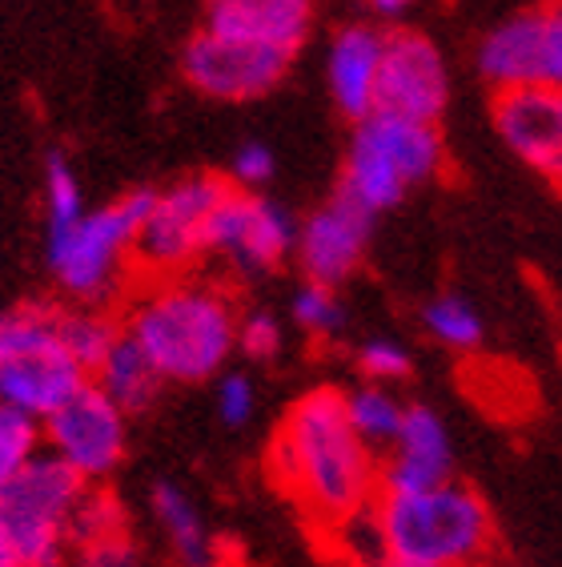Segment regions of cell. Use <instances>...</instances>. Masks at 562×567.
Here are the masks:
<instances>
[{"label": "cell", "mask_w": 562, "mask_h": 567, "mask_svg": "<svg viewBox=\"0 0 562 567\" xmlns=\"http://www.w3.org/2000/svg\"><path fill=\"white\" fill-rule=\"evenodd\" d=\"M273 475L310 519L330 532L357 507L374 503L378 463L346 415V391L302 394L273 435Z\"/></svg>", "instance_id": "6da1fadb"}, {"label": "cell", "mask_w": 562, "mask_h": 567, "mask_svg": "<svg viewBox=\"0 0 562 567\" xmlns=\"http://www.w3.org/2000/svg\"><path fill=\"white\" fill-rule=\"evenodd\" d=\"M357 371L366 374V382H402L410 374V350L398 339H366L357 347Z\"/></svg>", "instance_id": "f1b7e54d"}, {"label": "cell", "mask_w": 562, "mask_h": 567, "mask_svg": "<svg viewBox=\"0 0 562 567\" xmlns=\"http://www.w3.org/2000/svg\"><path fill=\"white\" fill-rule=\"evenodd\" d=\"M314 24V0H206V33L270 44L293 56Z\"/></svg>", "instance_id": "9a60e30c"}, {"label": "cell", "mask_w": 562, "mask_h": 567, "mask_svg": "<svg viewBox=\"0 0 562 567\" xmlns=\"http://www.w3.org/2000/svg\"><path fill=\"white\" fill-rule=\"evenodd\" d=\"M330 539H334V547L342 551V559H346L350 567L374 564V559L389 556L378 503H366V507H357L354 515H346L342 524H334L330 527Z\"/></svg>", "instance_id": "d4e9b609"}, {"label": "cell", "mask_w": 562, "mask_h": 567, "mask_svg": "<svg viewBox=\"0 0 562 567\" xmlns=\"http://www.w3.org/2000/svg\"><path fill=\"white\" fill-rule=\"evenodd\" d=\"M346 415L366 447H389L402 431L406 403H398V394L382 382H362V386L346 391Z\"/></svg>", "instance_id": "44dd1931"}, {"label": "cell", "mask_w": 562, "mask_h": 567, "mask_svg": "<svg viewBox=\"0 0 562 567\" xmlns=\"http://www.w3.org/2000/svg\"><path fill=\"white\" fill-rule=\"evenodd\" d=\"M478 73L487 76L498 93L507 89L542 85V24L539 9L514 12L495 24L478 44Z\"/></svg>", "instance_id": "e0dca14e"}, {"label": "cell", "mask_w": 562, "mask_h": 567, "mask_svg": "<svg viewBox=\"0 0 562 567\" xmlns=\"http://www.w3.org/2000/svg\"><path fill=\"white\" fill-rule=\"evenodd\" d=\"M85 214L89 206H85L81 177L73 174L65 153H49V162H44V229H49V238H61Z\"/></svg>", "instance_id": "7402d4cb"}, {"label": "cell", "mask_w": 562, "mask_h": 567, "mask_svg": "<svg viewBox=\"0 0 562 567\" xmlns=\"http://www.w3.org/2000/svg\"><path fill=\"white\" fill-rule=\"evenodd\" d=\"M354 133L362 142L374 145L398 169L402 182L410 189L422 186V182H430L446 162L443 133H438V125H426V121L394 117V113H370V117L357 121Z\"/></svg>", "instance_id": "ac0fdd59"}, {"label": "cell", "mask_w": 562, "mask_h": 567, "mask_svg": "<svg viewBox=\"0 0 562 567\" xmlns=\"http://www.w3.org/2000/svg\"><path fill=\"white\" fill-rule=\"evenodd\" d=\"M290 318L305 334H314V339H334V334H342V327H346V306L337 302L334 286L305 282L302 290L290 298Z\"/></svg>", "instance_id": "4316f807"}, {"label": "cell", "mask_w": 562, "mask_h": 567, "mask_svg": "<svg viewBox=\"0 0 562 567\" xmlns=\"http://www.w3.org/2000/svg\"><path fill=\"white\" fill-rule=\"evenodd\" d=\"M85 382V367L65 347L61 306L21 302L0 310V403L44 423Z\"/></svg>", "instance_id": "277c9868"}, {"label": "cell", "mask_w": 562, "mask_h": 567, "mask_svg": "<svg viewBox=\"0 0 562 567\" xmlns=\"http://www.w3.org/2000/svg\"><path fill=\"white\" fill-rule=\"evenodd\" d=\"M281 339H285V334H281V322L270 310H249V315H241V322H238L241 354H249V359H258V362H270V359H278Z\"/></svg>", "instance_id": "4dcf8cb0"}, {"label": "cell", "mask_w": 562, "mask_h": 567, "mask_svg": "<svg viewBox=\"0 0 562 567\" xmlns=\"http://www.w3.org/2000/svg\"><path fill=\"white\" fill-rule=\"evenodd\" d=\"M475 567H490V564H475Z\"/></svg>", "instance_id": "74e56055"}, {"label": "cell", "mask_w": 562, "mask_h": 567, "mask_svg": "<svg viewBox=\"0 0 562 567\" xmlns=\"http://www.w3.org/2000/svg\"><path fill=\"white\" fill-rule=\"evenodd\" d=\"M238 322L229 295L194 278H169L140 295L125 334L153 359L165 382H206L226 371L238 350Z\"/></svg>", "instance_id": "7a4b0ae2"}, {"label": "cell", "mask_w": 562, "mask_h": 567, "mask_svg": "<svg viewBox=\"0 0 562 567\" xmlns=\"http://www.w3.org/2000/svg\"><path fill=\"white\" fill-rule=\"evenodd\" d=\"M44 451L73 467L85 483L108 480L121 467L129 447V415L121 411L97 382L89 379L81 391L61 403L41 423Z\"/></svg>", "instance_id": "ba28073f"}, {"label": "cell", "mask_w": 562, "mask_h": 567, "mask_svg": "<svg viewBox=\"0 0 562 567\" xmlns=\"http://www.w3.org/2000/svg\"><path fill=\"white\" fill-rule=\"evenodd\" d=\"M495 125L519 162L562 186V89L530 85L498 93Z\"/></svg>", "instance_id": "4fadbf2b"}, {"label": "cell", "mask_w": 562, "mask_h": 567, "mask_svg": "<svg viewBox=\"0 0 562 567\" xmlns=\"http://www.w3.org/2000/svg\"><path fill=\"white\" fill-rule=\"evenodd\" d=\"M293 56L270 44L233 41V37L201 33L185 49V81L217 101H253L278 85Z\"/></svg>", "instance_id": "30bf717a"}, {"label": "cell", "mask_w": 562, "mask_h": 567, "mask_svg": "<svg viewBox=\"0 0 562 567\" xmlns=\"http://www.w3.org/2000/svg\"><path fill=\"white\" fill-rule=\"evenodd\" d=\"M374 234V214L357 206L354 197L337 189L325 206H318L298 226V262L305 270V282L342 286L362 266V254Z\"/></svg>", "instance_id": "7c38bea8"}, {"label": "cell", "mask_w": 562, "mask_h": 567, "mask_svg": "<svg viewBox=\"0 0 562 567\" xmlns=\"http://www.w3.org/2000/svg\"><path fill=\"white\" fill-rule=\"evenodd\" d=\"M455 475V447L450 431L430 406H406L398 439L389 443V458L378 471L382 495L430 492Z\"/></svg>", "instance_id": "5bb4252c"}, {"label": "cell", "mask_w": 562, "mask_h": 567, "mask_svg": "<svg viewBox=\"0 0 562 567\" xmlns=\"http://www.w3.org/2000/svg\"><path fill=\"white\" fill-rule=\"evenodd\" d=\"M214 406H217V419L226 426H246L249 419H253V411H258V391H253L249 374H241V371L217 374Z\"/></svg>", "instance_id": "f546056e"}, {"label": "cell", "mask_w": 562, "mask_h": 567, "mask_svg": "<svg viewBox=\"0 0 562 567\" xmlns=\"http://www.w3.org/2000/svg\"><path fill=\"white\" fill-rule=\"evenodd\" d=\"M41 451H44L41 423H37L33 415H24V411H12V406L0 403V492H4Z\"/></svg>", "instance_id": "cb8c5ba5"}, {"label": "cell", "mask_w": 562, "mask_h": 567, "mask_svg": "<svg viewBox=\"0 0 562 567\" xmlns=\"http://www.w3.org/2000/svg\"><path fill=\"white\" fill-rule=\"evenodd\" d=\"M93 382H97L101 391H105L125 415H145V411L157 403V394H162L165 374L157 371L149 354L121 330V339L113 342L105 362L93 371Z\"/></svg>", "instance_id": "d6986e66"}, {"label": "cell", "mask_w": 562, "mask_h": 567, "mask_svg": "<svg viewBox=\"0 0 562 567\" xmlns=\"http://www.w3.org/2000/svg\"><path fill=\"white\" fill-rule=\"evenodd\" d=\"M0 567H21V551L12 544V535L4 532V524H0Z\"/></svg>", "instance_id": "d590c367"}, {"label": "cell", "mask_w": 562, "mask_h": 567, "mask_svg": "<svg viewBox=\"0 0 562 567\" xmlns=\"http://www.w3.org/2000/svg\"><path fill=\"white\" fill-rule=\"evenodd\" d=\"M362 567H426V564H414V559H402V556H382L374 564H362Z\"/></svg>", "instance_id": "8d00e7d4"}, {"label": "cell", "mask_w": 562, "mask_h": 567, "mask_svg": "<svg viewBox=\"0 0 562 567\" xmlns=\"http://www.w3.org/2000/svg\"><path fill=\"white\" fill-rule=\"evenodd\" d=\"M293 250H298V221L270 197L229 189L209 218V254H221L241 274L273 270Z\"/></svg>", "instance_id": "9c48e42d"}, {"label": "cell", "mask_w": 562, "mask_h": 567, "mask_svg": "<svg viewBox=\"0 0 562 567\" xmlns=\"http://www.w3.org/2000/svg\"><path fill=\"white\" fill-rule=\"evenodd\" d=\"M450 101V69H446L443 49L430 37L398 29L386 33V56H382L378 81V110L394 117H410L438 125Z\"/></svg>", "instance_id": "8fae6325"}, {"label": "cell", "mask_w": 562, "mask_h": 567, "mask_svg": "<svg viewBox=\"0 0 562 567\" xmlns=\"http://www.w3.org/2000/svg\"><path fill=\"white\" fill-rule=\"evenodd\" d=\"M382 56H386V33L374 24H350L334 33L325 49V81L346 117L362 121L378 110Z\"/></svg>", "instance_id": "2e32d148"}, {"label": "cell", "mask_w": 562, "mask_h": 567, "mask_svg": "<svg viewBox=\"0 0 562 567\" xmlns=\"http://www.w3.org/2000/svg\"><path fill=\"white\" fill-rule=\"evenodd\" d=\"M542 24V85L562 89V0L539 4Z\"/></svg>", "instance_id": "836d02e7"}, {"label": "cell", "mask_w": 562, "mask_h": 567, "mask_svg": "<svg viewBox=\"0 0 562 567\" xmlns=\"http://www.w3.org/2000/svg\"><path fill=\"white\" fill-rule=\"evenodd\" d=\"M422 327L430 330L434 342H443L450 350H475L482 342V315L462 295H438L434 302H426Z\"/></svg>", "instance_id": "603a6c76"}, {"label": "cell", "mask_w": 562, "mask_h": 567, "mask_svg": "<svg viewBox=\"0 0 562 567\" xmlns=\"http://www.w3.org/2000/svg\"><path fill=\"white\" fill-rule=\"evenodd\" d=\"M378 515L389 556L426 567H475L495 539L482 495L455 480L438 483L430 492L382 495Z\"/></svg>", "instance_id": "3957f363"}, {"label": "cell", "mask_w": 562, "mask_h": 567, "mask_svg": "<svg viewBox=\"0 0 562 567\" xmlns=\"http://www.w3.org/2000/svg\"><path fill=\"white\" fill-rule=\"evenodd\" d=\"M153 194L137 189L125 194L121 202L89 209L85 218L61 238H49V266H53L56 282L76 302H101L113 295L121 270L137 254L140 221L149 214Z\"/></svg>", "instance_id": "8992f818"}, {"label": "cell", "mask_w": 562, "mask_h": 567, "mask_svg": "<svg viewBox=\"0 0 562 567\" xmlns=\"http://www.w3.org/2000/svg\"><path fill=\"white\" fill-rule=\"evenodd\" d=\"M121 339V330L108 318L93 315V310H65V347L73 350V359L85 367V374L93 379L105 354L113 350V342Z\"/></svg>", "instance_id": "484cf974"}, {"label": "cell", "mask_w": 562, "mask_h": 567, "mask_svg": "<svg viewBox=\"0 0 562 567\" xmlns=\"http://www.w3.org/2000/svg\"><path fill=\"white\" fill-rule=\"evenodd\" d=\"M125 532V512L113 495L101 492H85L81 507L73 515V527H69V551L76 544H89V539H105V535H121Z\"/></svg>", "instance_id": "83f0119b"}, {"label": "cell", "mask_w": 562, "mask_h": 567, "mask_svg": "<svg viewBox=\"0 0 562 567\" xmlns=\"http://www.w3.org/2000/svg\"><path fill=\"white\" fill-rule=\"evenodd\" d=\"M85 492L89 483L49 451L0 492V524L21 551V567L69 564V527Z\"/></svg>", "instance_id": "5b68a950"}, {"label": "cell", "mask_w": 562, "mask_h": 567, "mask_svg": "<svg viewBox=\"0 0 562 567\" xmlns=\"http://www.w3.org/2000/svg\"><path fill=\"white\" fill-rule=\"evenodd\" d=\"M229 174H233V182H238L241 189H261L270 186L273 174H278V157H273V150L266 142H246L238 145V153H233V162H229Z\"/></svg>", "instance_id": "d6a6232c"}, {"label": "cell", "mask_w": 562, "mask_h": 567, "mask_svg": "<svg viewBox=\"0 0 562 567\" xmlns=\"http://www.w3.org/2000/svg\"><path fill=\"white\" fill-rule=\"evenodd\" d=\"M414 0H370V9H374V17H382V21H398L402 12H410Z\"/></svg>", "instance_id": "e575fe53"}, {"label": "cell", "mask_w": 562, "mask_h": 567, "mask_svg": "<svg viewBox=\"0 0 562 567\" xmlns=\"http://www.w3.org/2000/svg\"><path fill=\"white\" fill-rule=\"evenodd\" d=\"M153 512L165 527V539L174 547L181 567H217V547L209 539V527L197 512V503L177 487V483H157L153 487Z\"/></svg>", "instance_id": "ffe728a7"}, {"label": "cell", "mask_w": 562, "mask_h": 567, "mask_svg": "<svg viewBox=\"0 0 562 567\" xmlns=\"http://www.w3.org/2000/svg\"><path fill=\"white\" fill-rule=\"evenodd\" d=\"M65 567H137V547L129 544V535H105V539H89L69 551Z\"/></svg>", "instance_id": "1f68e13d"}, {"label": "cell", "mask_w": 562, "mask_h": 567, "mask_svg": "<svg viewBox=\"0 0 562 567\" xmlns=\"http://www.w3.org/2000/svg\"><path fill=\"white\" fill-rule=\"evenodd\" d=\"M226 194L229 186L214 174L185 177L177 186L153 194L133 258L149 274H165V278L189 270L201 254H209V218Z\"/></svg>", "instance_id": "52a82bcc"}]
</instances>
